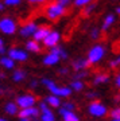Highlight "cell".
I'll return each instance as SVG.
<instances>
[{"label":"cell","mask_w":120,"mask_h":121,"mask_svg":"<svg viewBox=\"0 0 120 121\" xmlns=\"http://www.w3.org/2000/svg\"><path fill=\"white\" fill-rule=\"evenodd\" d=\"M0 65L7 67V69H12L14 67V60L11 58H1L0 59Z\"/></svg>","instance_id":"16"},{"label":"cell","mask_w":120,"mask_h":121,"mask_svg":"<svg viewBox=\"0 0 120 121\" xmlns=\"http://www.w3.org/2000/svg\"><path fill=\"white\" fill-rule=\"evenodd\" d=\"M65 13V8L58 3V1H53L46 7V15L49 19L51 20H57L60 16H62Z\"/></svg>","instance_id":"1"},{"label":"cell","mask_w":120,"mask_h":121,"mask_svg":"<svg viewBox=\"0 0 120 121\" xmlns=\"http://www.w3.org/2000/svg\"><path fill=\"white\" fill-rule=\"evenodd\" d=\"M90 36H92L93 39H96L97 36H99V30H97V28H93L92 32H90Z\"/></svg>","instance_id":"33"},{"label":"cell","mask_w":120,"mask_h":121,"mask_svg":"<svg viewBox=\"0 0 120 121\" xmlns=\"http://www.w3.org/2000/svg\"><path fill=\"white\" fill-rule=\"evenodd\" d=\"M119 65H120V56L117 58V59H115V60L111 62V67H117Z\"/></svg>","instance_id":"32"},{"label":"cell","mask_w":120,"mask_h":121,"mask_svg":"<svg viewBox=\"0 0 120 121\" xmlns=\"http://www.w3.org/2000/svg\"><path fill=\"white\" fill-rule=\"evenodd\" d=\"M34 104H35V97H32V95H22V97H18L16 99V105L22 106L23 109L31 108Z\"/></svg>","instance_id":"5"},{"label":"cell","mask_w":120,"mask_h":121,"mask_svg":"<svg viewBox=\"0 0 120 121\" xmlns=\"http://www.w3.org/2000/svg\"><path fill=\"white\" fill-rule=\"evenodd\" d=\"M64 108L66 109V110H69V112H72V110L74 109V105L70 104V102H65V104H64Z\"/></svg>","instance_id":"30"},{"label":"cell","mask_w":120,"mask_h":121,"mask_svg":"<svg viewBox=\"0 0 120 121\" xmlns=\"http://www.w3.org/2000/svg\"><path fill=\"white\" fill-rule=\"evenodd\" d=\"M47 102L51 105V106H55V108H58V106L61 105L58 97H55V95H50V97H47Z\"/></svg>","instance_id":"17"},{"label":"cell","mask_w":120,"mask_h":121,"mask_svg":"<svg viewBox=\"0 0 120 121\" xmlns=\"http://www.w3.org/2000/svg\"><path fill=\"white\" fill-rule=\"evenodd\" d=\"M116 12H117V13L120 15V7H119V8H116Z\"/></svg>","instance_id":"44"},{"label":"cell","mask_w":120,"mask_h":121,"mask_svg":"<svg viewBox=\"0 0 120 121\" xmlns=\"http://www.w3.org/2000/svg\"><path fill=\"white\" fill-rule=\"evenodd\" d=\"M58 60H60V56L55 55V54H51V52H50V54H49L46 58H45V60H43V62H45V65L51 66V65H55Z\"/></svg>","instance_id":"12"},{"label":"cell","mask_w":120,"mask_h":121,"mask_svg":"<svg viewBox=\"0 0 120 121\" xmlns=\"http://www.w3.org/2000/svg\"><path fill=\"white\" fill-rule=\"evenodd\" d=\"M0 121H5V120H1V118H0Z\"/></svg>","instance_id":"47"},{"label":"cell","mask_w":120,"mask_h":121,"mask_svg":"<svg viewBox=\"0 0 120 121\" xmlns=\"http://www.w3.org/2000/svg\"><path fill=\"white\" fill-rule=\"evenodd\" d=\"M42 121H55V118H54V114L51 113V110H47V112L42 113Z\"/></svg>","instance_id":"18"},{"label":"cell","mask_w":120,"mask_h":121,"mask_svg":"<svg viewBox=\"0 0 120 121\" xmlns=\"http://www.w3.org/2000/svg\"><path fill=\"white\" fill-rule=\"evenodd\" d=\"M89 65H90L89 60L77 59V60H74V62H73V69H74V70H77V71H80V70H82V69H86V67H88Z\"/></svg>","instance_id":"11"},{"label":"cell","mask_w":120,"mask_h":121,"mask_svg":"<svg viewBox=\"0 0 120 121\" xmlns=\"http://www.w3.org/2000/svg\"><path fill=\"white\" fill-rule=\"evenodd\" d=\"M108 74H99L97 77L94 78V83H104L108 81Z\"/></svg>","instance_id":"20"},{"label":"cell","mask_w":120,"mask_h":121,"mask_svg":"<svg viewBox=\"0 0 120 121\" xmlns=\"http://www.w3.org/2000/svg\"><path fill=\"white\" fill-rule=\"evenodd\" d=\"M39 109H41V112H42V113L47 112V110H50V109L47 108V105H46V104H43V102H42L41 105H39Z\"/></svg>","instance_id":"31"},{"label":"cell","mask_w":120,"mask_h":121,"mask_svg":"<svg viewBox=\"0 0 120 121\" xmlns=\"http://www.w3.org/2000/svg\"><path fill=\"white\" fill-rule=\"evenodd\" d=\"M89 112H90V114H93V116H96V117H101L107 113V109H105L104 105H101L100 102H97V101H94V102L90 104Z\"/></svg>","instance_id":"4"},{"label":"cell","mask_w":120,"mask_h":121,"mask_svg":"<svg viewBox=\"0 0 120 121\" xmlns=\"http://www.w3.org/2000/svg\"><path fill=\"white\" fill-rule=\"evenodd\" d=\"M0 93H3V89H1V87H0Z\"/></svg>","instance_id":"45"},{"label":"cell","mask_w":120,"mask_h":121,"mask_svg":"<svg viewBox=\"0 0 120 121\" xmlns=\"http://www.w3.org/2000/svg\"><path fill=\"white\" fill-rule=\"evenodd\" d=\"M94 7H96V4H90V5H88V7L85 8V11H84V15H89V13L94 9Z\"/></svg>","instance_id":"27"},{"label":"cell","mask_w":120,"mask_h":121,"mask_svg":"<svg viewBox=\"0 0 120 121\" xmlns=\"http://www.w3.org/2000/svg\"><path fill=\"white\" fill-rule=\"evenodd\" d=\"M26 47H27V50H30V51H35V52L41 51V47H39V44H38L37 40H30V42H27Z\"/></svg>","instance_id":"13"},{"label":"cell","mask_w":120,"mask_h":121,"mask_svg":"<svg viewBox=\"0 0 120 121\" xmlns=\"http://www.w3.org/2000/svg\"><path fill=\"white\" fill-rule=\"evenodd\" d=\"M5 112L8 114H16L18 113V105L14 104V102H9V104L5 105Z\"/></svg>","instance_id":"14"},{"label":"cell","mask_w":120,"mask_h":121,"mask_svg":"<svg viewBox=\"0 0 120 121\" xmlns=\"http://www.w3.org/2000/svg\"><path fill=\"white\" fill-rule=\"evenodd\" d=\"M113 20H115V17H113V15H108V16L105 17V20H104L103 30H107L108 27H109V26L112 24V23H113Z\"/></svg>","instance_id":"21"},{"label":"cell","mask_w":120,"mask_h":121,"mask_svg":"<svg viewBox=\"0 0 120 121\" xmlns=\"http://www.w3.org/2000/svg\"><path fill=\"white\" fill-rule=\"evenodd\" d=\"M104 55V47L103 46H94L92 50L89 51V55H88V60L90 63H96L99 62Z\"/></svg>","instance_id":"3"},{"label":"cell","mask_w":120,"mask_h":121,"mask_svg":"<svg viewBox=\"0 0 120 121\" xmlns=\"http://www.w3.org/2000/svg\"><path fill=\"white\" fill-rule=\"evenodd\" d=\"M112 121H120V120H116V118H113V120H112Z\"/></svg>","instance_id":"46"},{"label":"cell","mask_w":120,"mask_h":121,"mask_svg":"<svg viewBox=\"0 0 120 121\" xmlns=\"http://www.w3.org/2000/svg\"><path fill=\"white\" fill-rule=\"evenodd\" d=\"M116 85H117V86L120 87V74L117 75V77H116Z\"/></svg>","instance_id":"37"},{"label":"cell","mask_w":120,"mask_h":121,"mask_svg":"<svg viewBox=\"0 0 120 121\" xmlns=\"http://www.w3.org/2000/svg\"><path fill=\"white\" fill-rule=\"evenodd\" d=\"M96 93H88V98H94V97H96Z\"/></svg>","instance_id":"36"},{"label":"cell","mask_w":120,"mask_h":121,"mask_svg":"<svg viewBox=\"0 0 120 121\" xmlns=\"http://www.w3.org/2000/svg\"><path fill=\"white\" fill-rule=\"evenodd\" d=\"M64 120H65V121H78V117L76 116L73 112H68V113L64 116Z\"/></svg>","instance_id":"23"},{"label":"cell","mask_w":120,"mask_h":121,"mask_svg":"<svg viewBox=\"0 0 120 121\" xmlns=\"http://www.w3.org/2000/svg\"><path fill=\"white\" fill-rule=\"evenodd\" d=\"M9 58L11 59H15V60H26L27 59V54L22 50H16V48H11L9 50Z\"/></svg>","instance_id":"9"},{"label":"cell","mask_w":120,"mask_h":121,"mask_svg":"<svg viewBox=\"0 0 120 121\" xmlns=\"http://www.w3.org/2000/svg\"><path fill=\"white\" fill-rule=\"evenodd\" d=\"M58 40H60V34L55 32V31H51V32L46 36V39L43 40V43H45L46 47H51L53 48V47H55L57 46Z\"/></svg>","instance_id":"6"},{"label":"cell","mask_w":120,"mask_h":121,"mask_svg":"<svg viewBox=\"0 0 120 121\" xmlns=\"http://www.w3.org/2000/svg\"><path fill=\"white\" fill-rule=\"evenodd\" d=\"M24 78H26V73H24L23 70H16L15 74H14V79H15L16 82H19V81H22V79H24Z\"/></svg>","instance_id":"19"},{"label":"cell","mask_w":120,"mask_h":121,"mask_svg":"<svg viewBox=\"0 0 120 121\" xmlns=\"http://www.w3.org/2000/svg\"><path fill=\"white\" fill-rule=\"evenodd\" d=\"M37 30L38 28H37L35 23H27L26 26H23L20 34H22V36H30V35H34L37 32Z\"/></svg>","instance_id":"10"},{"label":"cell","mask_w":120,"mask_h":121,"mask_svg":"<svg viewBox=\"0 0 120 121\" xmlns=\"http://www.w3.org/2000/svg\"><path fill=\"white\" fill-rule=\"evenodd\" d=\"M37 86V81H32V82H31V87H35Z\"/></svg>","instance_id":"40"},{"label":"cell","mask_w":120,"mask_h":121,"mask_svg":"<svg viewBox=\"0 0 120 121\" xmlns=\"http://www.w3.org/2000/svg\"><path fill=\"white\" fill-rule=\"evenodd\" d=\"M16 30V26H15V22L8 19V17H5V19H1L0 20V31H3L4 34H14Z\"/></svg>","instance_id":"2"},{"label":"cell","mask_w":120,"mask_h":121,"mask_svg":"<svg viewBox=\"0 0 120 121\" xmlns=\"http://www.w3.org/2000/svg\"><path fill=\"white\" fill-rule=\"evenodd\" d=\"M4 52V44H3V40L0 39V54H3Z\"/></svg>","instance_id":"35"},{"label":"cell","mask_w":120,"mask_h":121,"mask_svg":"<svg viewBox=\"0 0 120 121\" xmlns=\"http://www.w3.org/2000/svg\"><path fill=\"white\" fill-rule=\"evenodd\" d=\"M51 54H55V55H58L60 56V58H68V54H66V52L64 51V48H61V47H53L51 48Z\"/></svg>","instance_id":"15"},{"label":"cell","mask_w":120,"mask_h":121,"mask_svg":"<svg viewBox=\"0 0 120 121\" xmlns=\"http://www.w3.org/2000/svg\"><path fill=\"white\" fill-rule=\"evenodd\" d=\"M50 32H51V31H50V27H46V26L41 27V28H38L37 32L34 34V40H37V42H38V40H45L46 36L50 34Z\"/></svg>","instance_id":"8"},{"label":"cell","mask_w":120,"mask_h":121,"mask_svg":"<svg viewBox=\"0 0 120 121\" xmlns=\"http://www.w3.org/2000/svg\"><path fill=\"white\" fill-rule=\"evenodd\" d=\"M72 87H73L74 90H81L82 87H84V85H82L81 81H73L72 82Z\"/></svg>","instance_id":"24"},{"label":"cell","mask_w":120,"mask_h":121,"mask_svg":"<svg viewBox=\"0 0 120 121\" xmlns=\"http://www.w3.org/2000/svg\"><path fill=\"white\" fill-rule=\"evenodd\" d=\"M3 8H4V5H3V4H1V3H0V11H1V9H3Z\"/></svg>","instance_id":"43"},{"label":"cell","mask_w":120,"mask_h":121,"mask_svg":"<svg viewBox=\"0 0 120 121\" xmlns=\"http://www.w3.org/2000/svg\"><path fill=\"white\" fill-rule=\"evenodd\" d=\"M39 110L37 108H26V109H22L19 112V117L20 118H30V117H37L38 116Z\"/></svg>","instance_id":"7"},{"label":"cell","mask_w":120,"mask_h":121,"mask_svg":"<svg viewBox=\"0 0 120 121\" xmlns=\"http://www.w3.org/2000/svg\"><path fill=\"white\" fill-rule=\"evenodd\" d=\"M4 3L7 5H16L20 3V0H4Z\"/></svg>","instance_id":"28"},{"label":"cell","mask_w":120,"mask_h":121,"mask_svg":"<svg viewBox=\"0 0 120 121\" xmlns=\"http://www.w3.org/2000/svg\"><path fill=\"white\" fill-rule=\"evenodd\" d=\"M111 116L113 117V118H116V120H120V108L113 109V110L111 112Z\"/></svg>","instance_id":"25"},{"label":"cell","mask_w":120,"mask_h":121,"mask_svg":"<svg viewBox=\"0 0 120 121\" xmlns=\"http://www.w3.org/2000/svg\"><path fill=\"white\" fill-rule=\"evenodd\" d=\"M88 75V73L86 71H81V73H76L74 74V81H78V79H81V78L86 77Z\"/></svg>","instance_id":"26"},{"label":"cell","mask_w":120,"mask_h":121,"mask_svg":"<svg viewBox=\"0 0 120 121\" xmlns=\"http://www.w3.org/2000/svg\"><path fill=\"white\" fill-rule=\"evenodd\" d=\"M4 77H5L4 74H3V73H0V79H3V78H4Z\"/></svg>","instance_id":"41"},{"label":"cell","mask_w":120,"mask_h":121,"mask_svg":"<svg viewBox=\"0 0 120 121\" xmlns=\"http://www.w3.org/2000/svg\"><path fill=\"white\" fill-rule=\"evenodd\" d=\"M28 1H31V3H42L45 0H28Z\"/></svg>","instance_id":"39"},{"label":"cell","mask_w":120,"mask_h":121,"mask_svg":"<svg viewBox=\"0 0 120 121\" xmlns=\"http://www.w3.org/2000/svg\"><path fill=\"white\" fill-rule=\"evenodd\" d=\"M57 1H58V3H60L61 5H62V7H64V5H66L69 3V1H70V0H57Z\"/></svg>","instance_id":"34"},{"label":"cell","mask_w":120,"mask_h":121,"mask_svg":"<svg viewBox=\"0 0 120 121\" xmlns=\"http://www.w3.org/2000/svg\"><path fill=\"white\" fill-rule=\"evenodd\" d=\"M60 73H61V74H66V73H68V69H65V67H64V69L60 70Z\"/></svg>","instance_id":"38"},{"label":"cell","mask_w":120,"mask_h":121,"mask_svg":"<svg viewBox=\"0 0 120 121\" xmlns=\"http://www.w3.org/2000/svg\"><path fill=\"white\" fill-rule=\"evenodd\" d=\"M70 93H72V90H70L69 87H58L55 95H64V97H66V95H69Z\"/></svg>","instance_id":"22"},{"label":"cell","mask_w":120,"mask_h":121,"mask_svg":"<svg viewBox=\"0 0 120 121\" xmlns=\"http://www.w3.org/2000/svg\"><path fill=\"white\" fill-rule=\"evenodd\" d=\"M92 0H76L74 1V4L76 5H85V4H88V3H90Z\"/></svg>","instance_id":"29"},{"label":"cell","mask_w":120,"mask_h":121,"mask_svg":"<svg viewBox=\"0 0 120 121\" xmlns=\"http://www.w3.org/2000/svg\"><path fill=\"white\" fill-rule=\"evenodd\" d=\"M20 121H31L30 118H20Z\"/></svg>","instance_id":"42"}]
</instances>
